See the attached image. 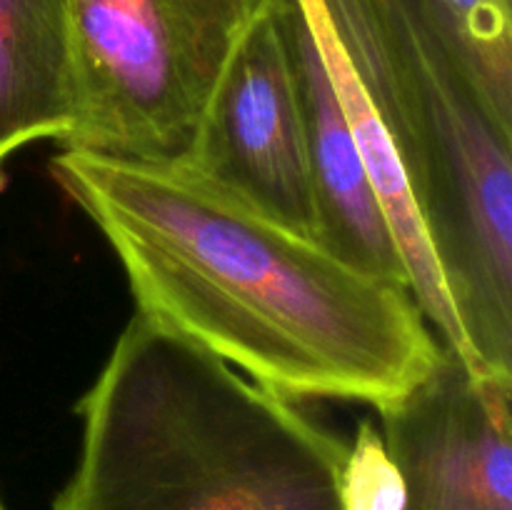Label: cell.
<instances>
[{"instance_id":"6da1fadb","label":"cell","mask_w":512,"mask_h":510,"mask_svg":"<svg viewBox=\"0 0 512 510\" xmlns=\"http://www.w3.org/2000/svg\"><path fill=\"white\" fill-rule=\"evenodd\" d=\"M63 193L118 255L138 310L285 398L383 410L433 368L413 293L263 218L180 165L63 148Z\"/></svg>"},{"instance_id":"7a4b0ae2","label":"cell","mask_w":512,"mask_h":510,"mask_svg":"<svg viewBox=\"0 0 512 510\" xmlns=\"http://www.w3.org/2000/svg\"><path fill=\"white\" fill-rule=\"evenodd\" d=\"M78 413L53 510H343L348 443L143 310Z\"/></svg>"},{"instance_id":"3957f363","label":"cell","mask_w":512,"mask_h":510,"mask_svg":"<svg viewBox=\"0 0 512 510\" xmlns=\"http://www.w3.org/2000/svg\"><path fill=\"white\" fill-rule=\"evenodd\" d=\"M393 148L483 375H512V118L425 0H298Z\"/></svg>"},{"instance_id":"277c9868","label":"cell","mask_w":512,"mask_h":510,"mask_svg":"<svg viewBox=\"0 0 512 510\" xmlns=\"http://www.w3.org/2000/svg\"><path fill=\"white\" fill-rule=\"evenodd\" d=\"M75 125L63 148L185 165L235 48L270 0H63Z\"/></svg>"},{"instance_id":"5b68a950","label":"cell","mask_w":512,"mask_h":510,"mask_svg":"<svg viewBox=\"0 0 512 510\" xmlns=\"http://www.w3.org/2000/svg\"><path fill=\"white\" fill-rule=\"evenodd\" d=\"M180 168L293 233H318L303 113L275 0L235 48Z\"/></svg>"},{"instance_id":"8992f818","label":"cell","mask_w":512,"mask_h":510,"mask_svg":"<svg viewBox=\"0 0 512 510\" xmlns=\"http://www.w3.org/2000/svg\"><path fill=\"white\" fill-rule=\"evenodd\" d=\"M380 423L405 510H512V375L475 373L440 345Z\"/></svg>"},{"instance_id":"52a82bcc","label":"cell","mask_w":512,"mask_h":510,"mask_svg":"<svg viewBox=\"0 0 512 510\" xmlns=\"http://www.w3.org/2000/svg\"><path fill=\"white\" fill-rule=\"evenodd\" d=\"M308 145L320 245L375 278L408 285L398 238L345 115L323 48L298 0H275Z\"/></svg>"},{"instance_id":"ba28073f","label":"cell","mask_w":512,"mask_h":510,"mask_svg":"<svg viewBox=\"0 0 512 510\" xmlns=\"http://www.w3.org/2000/svg\"><path fill=\"white\" fill-rule=\"evenodd\" d=\"M75 68L63 0H0V165L35 140L65 145Z\"/></svg>"},{"instance_id":"9c48e42d","label":"cell","mask_w":512,"mask_h":510,"mask_svg":"<svg viewBox=\"0 0 512 510\" xmlns=\"http://www.w3.org/2000/svg\"><path fill=\"white\" fill-rule=\"evenodd\" d=\"M512 118V0H425Z\"/></svg>"},{"instance_id":"30bf717a","label":"cell","mask_w":512,"mask_h":510,"mask_svg":"<svg viewBox=\"0 0 512 510\" xmlns=\"http://www.w3.org/2000/svg\"><path fill=\"white\" fill-rule=\"evenodd\" d=\"M340 503L343 510H405L403 475L395 468L373 420H363L353 445H348Z\"/></svg>"},{"instance_id":"8fae6325","label":"cell","mask_w":512,"mask_h":510,"mask_svg":"<svg viewBox=\"0 0 512 510\" xmlns=\"http://www.w3.org/2000/svg\"><path fill=\"white\" fill-rule=\"evenodd\" d=\"M0 510H3V508H0Z\"/></svg>"}]
</instances>
